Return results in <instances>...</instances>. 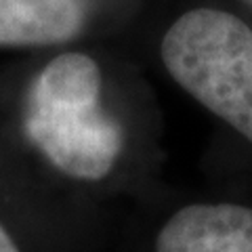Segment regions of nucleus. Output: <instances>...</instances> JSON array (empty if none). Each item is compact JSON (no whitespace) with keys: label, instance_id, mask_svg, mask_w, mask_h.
<instances>
[{"label":"nucleus","instance_id":"1","mask_svg":"<svg viewBox=\"0 0 252 252\" xmlns=\"http://www.w3.org/2000/svg\"><path fill=\"white\" fill-rule=\"evenodd\" d=\"M99 61L80 51L49 57L30 72L0 143L23 175L63 206L72 191L118 177L128 132L105 105Z\"/></svg>","mask_w":252,"mask_h":252},{"label":"nucleus","instance_id":"6","mask_svg":"<svg viewBox=\"0 0 252 252\" xmlns=\"http://www.w3.org/2000/svg\"><path fill=\"white\" fill-rule=\"evenodd\" d=\"M4 162H9V158H6V152H4V147H2V143H0V166H2Z\"/></svg>","mask_w":252,"mask_h":252},{"label":"nucleus","instance_id":"5","mask_svg":"<svg viewBox=\"0 0 252 252\" xmlns=\"http://www.w3.org/2000/svg\"><path fill=\"white\" fill-rule=\"evenodd\" d=\"M86 23L82 0H0V49H53Z\"/></svg>","mask_w":252,"mask_h":252},{"label":"nucleus","instance_id":"4","mask_svg":"<svg viewBox=\"0 0 252 252\" xmlns=\"http://www.w3.org/2000/svg\"><path fill=\"white\" fill-rule=\"evenodd\" d=\"M61 215L15 164L0 166V252H59Z\"/></svg>","mask_w":252,"mask_h":252},{"label":"nucleus","instance_id":"2","mask_svg":"<svg viewBox=\"0 0 252 252\" xmlns=\"http://www.w3.org/2000/svg\"><path fill=\"white\" fill-rule=\"evenodd\" d=\"M160 57L185 93L252 143V30L240 17L193 9L162 38Z\"/></svg>","mask_w":252,"mask_h":252},{"label":"nucleus","instance_id":"3","mask_svg":"<svg viewBox=\"0 0 252 252\" xmlns=\"http://www.w3.org/2000/svg\"><path fill=\"white\" fill-rule=\"evenodd\" d=\"M149 252H252V208L187 204L154 231Z\"/></svg>","mask_w":252,"mask_h":252}]
</instances>
